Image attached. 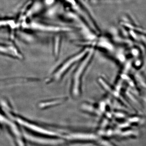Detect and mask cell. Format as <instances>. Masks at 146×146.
I'll list each match as a JSON object with an SVG mask.
<instances>
[{
    "label": "cell",
    "mask_w": 146,
    "mask_h": 146,
    "mask_svg": "<svg viewBox=\"0 0 146 146\" xmlns=\"http://www.w3.org/2000/svg\"><path fill=\"white\" fill-rule=\"evenodd\" d=\"M29 26L30 28L33 29V30L42 31L56 32L66 31H69L70 30V29L69 28L47 25H46L37 23H32Z\"/></svg>",
    "instance_id": "1"
},
{
    "label": "cell",
    "mask_w": 146,
    "mask_h": 146,
    "mask_svg": "<svg viewBox=\"0 0 146 146\" xmlns=\"http://www.w3.org/2000/svg\"><path fill=\"white\" fill-rule=\"evenodd\" d=\"M0 53L3 54L9 55V56L20 58V55L17 51L13 47L7 46L0 44Z\"/></svg>",
    "instance_id": "2"
}]
</instances>
